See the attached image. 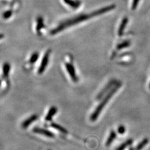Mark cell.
<instances>
[{
    "label": "cell",
    "mask_w": 150,
    "mask_h": 150,
    "mask_svg": "<svg viewBox=\"0 0 150 150\" xmlns=\"http://www.w3.org/2000/svg\"><path fill=\"white\" fill-rule=\"evenodd\" d=\"M114 8H115L114 6H108V7L103 8L102 9H100L98 11H95V12H92V13H90V14L82 15H80V16L75 17V18H73L71 20H67L66 21L62 22L61 24H60L56 28H54V30H52L50 32V33L52 35H56L57 33H59L61 31L64 30L67 27H70L71 26H74V25H76V24H78L79 23L85 21H86V20L90 19L91 18L93 17L100 15L103 14L105 12H107L108 11H111Z\"/></svg>",
    "instance_id": "obj_1"
},
{
    "label": "cell",
    "mask_w": 150,
    "mask_h": 150,
    "mask_svg": "<svg viewBox=\"0 0 150 150\" xmlns=\"http://www.w3.org/2000/svg\"><path fill=\"white\" fill-rule=\"evenodd\" d=\"M122 86V83L119 82H117L115 86H113L112 88L108 92V93L105 96L104 98L102 100V101L100 103V105L97 107L96 109L93 113L92 114L91 116V120L92 121H95L98 118V116L101 112L103 108L105 107L107 102H108L111 97L114 95V94L118 91V89Z\"/></svg>",
    "instance_id": "obj_2"
},
{
    "label": "cell",
    "mask_w": 150,
    "mask_h": 150,
    "mask_svg": "<svg viewBox=\"0 0 150 150\" xmlns=\"http://www.w3.org/2000/svg\"><path fill=\"white\" fill-rule=\"evenodd\" d=\"M117 82H117V81L116 80H112L110 81L106 85V86L102 89V91L98 93V95L97 96V100L101 99L102 97L106 93H107V92H109L110 91L112 88L113 87L115 86Z\"/></svg>",
    "instance_id": "obj_3"
},
{
    "label": "cell",
    "mask_w": 150,
    "mask_h": 150,
    "mask_svg": "<svg viewBox=\"0 0 150 150\" xmlns=\"http://www.w3.org/2000/svg\"><path fill=\"white\" fill-rule=\"evenodd\" d=\"M50 54H51V50H48L45 54L41 64L40 66V67L38 70V73L39 74H42L43 71L46 69V67L48 64L49 57H50Z\"/></svg>",
    "instance_id": "obj_4"
},
{
    "label": "cell",
    "mask_w": 150,
    "mask_h": 150,
    "mask_svg": "<svg viewBox=\"0 0 150 150\" xmlns=\"http://www.w3.org/2000/svg\"><path fill=\"white\" fill-rule=\"evenodd\" d=\"M66 69L67 71L69 74L70 76L71 79L73 80L74 82H78V77L76 75V71H75V67L74 66V65L71 64V63H66Z\"/></svg>",
    "instance_id": "obj_5"
},
{
    "label": "cell",
    "mask_w": 150,
    "mask_h": 150,
    "mask_svg": "<svg viewBox=\"0 0 150 150\" xmlns=\"http://www.w3.org/2000/svg\"><path fill=\"white\" fill-rule=\"evenodd\" d=\"M128 23V19L127 17L124 18L123 20L121 22V23L119 27L118 30V35L119 36H122L123 35L124 30L127 26Z\"/></svg>",
    "instance_id": "obj_6"
},
{
    "label": "cell",
    "mask_w": 150,
    "mask_h": 150,
    "mask_svg": "<svg viewBox=\"0 0 150 150\" xmlns=\"http://www.w3.org/2000/svg\"><path fill=\"white\" fill-rule=\"evenodd\" d=\"M38 118V116L35 115H32L30 117L27 118V120H26L22 124V127L24 129L26 128L28 126H29V125L30 124H31L32 122H33L36 119Z\"/></svg>",
    "instance_id": "obj_7"
},
{
    "label": "cell",
    "mask_w": 150,
    "mask_h": 150,
    "mask_svg": "<svg viewBox=\"0 0 150 150\" xmlns=\"http://www.w3.org/2000/svg\"><path fill=\"white\" fill-rule=\"evenodd\" d=\"M34 132L38 133V134H42L45 136H46L47 137H52L54 136L53 134L48 131L47 130H45V129H39V128H36V129H34L33 130Z\"/></svg>",
    "instance_id": "obj_8"
},
{
    "label": "cell",
    "mask_w": 150,
    "mask_h": 150,
    "mask_svg": "<svg viewBox=\"0 0 150 150\" xmlns=\"http://www.w3.org/2000/svg\"><path fill=\"white\" fill-rule=\"evenodd\" d=\"M57 111V109L56 107H52L49 110L48 113L46 116V121H51L52 120V118L53 117L54 115L56 113Z\"/></svg>",
    "instance_id": "obj_9"
},
{
    "label": "cell",
    "mask_w": 150,
    "mask_h": 150,
    "mask_svg": "<svg viewBox=\"0 0 150 150\" xmlns=\"http://www.w3.org/2000/svg\"><path fill=\"white\" fill-rule=\"evenodd\" d=\"M116 137V134L115 133V131H111L109 137H108V139H107V141L106 142V145L107 146H108L111 144V143L113 141L115 140Z\"/></svg>",
    "instance_id": "obj_10"
},
{
    "label": "cell",
    "mask_w": 150,
    "mask_h": 150,
    "mask_svg": "<svg viewBox=\"0 0 150 150\" xmlns=\"http://www.w3.org/2000/svg\"><path fill=\"white\" fill-rule=\"evenodd\" d=\"M10 71V65L7 62L5 63V64L3 66V69H2L4 77L5 78L8 76Z\"/></svg>",
    "instance_id": "obj_11"
},
{
    "label": "cell",
    "mask_w": 150,
    "mask_h": 150,
    "mask_svg": "<svg viewBox=\"0 0 150 150\" xmlns=\"http://www.w3.org/2000/svg\"><path fill=\"white\" fill-rule=\"evenodd\" d=\"M44 24H43V18L41 17H38L37 20V25H36V31L38 33H40L41 30L42 29Z\"/></svg>",
    "instance_id": "obj_12"
},
{
    "label": "cell",
    "mask_w": 150,
    "mask_h": 150,
    "mask_svg": "<svg viewBox=\"0 0 150 150\" xmlns=\"http://www.w3.org/2000/svg\"><path fill=\"white\" fill-rule=\"evenodd\" d=\"M133 140L131 139H128L126 142H125L123 144L120 145L118 148L116 149V150H124L127 146L131 145L132 144Z\"/></svg>",
    "instance_id": "obj_13"
},
{
    "label": "cell",
    "mask_w": 150,
    "mask_h": 150,
    "mask_svg": "<svg viewBox=\"0 0 150 150\" xmlns=\"http://www.w3.org/2000/svg\"><path fill=\"white\" fill-rule=\"evenodd\" d=\"M130 44H131V42L129 41H126L120 43L119 45H118L117 46V49L119 50H121V49H123V48H126V47H129Z\"/></svg>",
    "instance_id": "obj_14"
},
{
    "label": "cell",
    "mask_w": 150,
    "mask_h": 150,
    "mask_svg": "<svg viewBox=\"0 0 150 150\" xmlns=\"http://www.w3.org/2000/svg\"><path fill=\"white\" fill-rule=\"evenodd\" d=\"M149 142V139H144L142 142H140L139 145H138L136 149V150H141L144 147H145L146 145L147 144V143Z\"/></svg>",
    "instance_id": "obj_15"
},
{
    "label": "cell",
    "mask_w": 150,
    "mask_h": 150,
    "mask_svg": "<svg viewBox=\"0 0 150 150\" xmlns=\"http://www.w3.org/2000/svg\"><path fill=\"white\" fill-rule=\"evenodd\" d=\"M38 57H39V54L38 52H35V53L32 54V56H31L30 59V63H31V64H34L35 62H36L38 61Z\"/></svg>",
    "instance_id": "obj_16"
},
{
    "label": "cell",
    "mask_w": 150,
    "mask_h": 150,
    "mask_svg": "<svg viewBox=\"0 0 150 150\" xmlns=\"http://www.w3.org/2000/svg\"><path fill=\"white\" fill-rule=\"evenodd\" d=\"M52 126L54 127V128L59 129V131H61V132H64V133H66V130H65L63 127H62L59 126L57 125H56V124L53 123V124L52 125Z\"/></svg>",
    "instance_id": "obj_17"
},
{
    "label": "cell",
    "mask_w": 150,
    "mask_h": 150,
    "mask_svg": "<svg viewBox=\"0 0 150 150\" xmlns=\"http://www.w3.org/2000/svg\"><path fill=\"white\" fill-rule=\"evenodd\" d=\"M126 131V129L125 127V126H123V125L120 126L118 129V132L119 134H123Z\"/></svg>",
    "instance_id": "obj_18"
},
{
    "label": "cell",
    "mask_w": 150,
    "mask_h": 150,
    "mask_svg": "<svg viewBox=\"0 0 150 150\" xmlns=\"http://www.w3.org/2000/svg\"><path fill=\"white\" fill-rule=\"evenodd\" d=\"M12 16V12L11 11H7L4 14V18L5 19H7Z\"/></svg>",
    "instance_id": "obj_19"
},
{
    "label": "cell",
    "mask_w": 150,
    "mask_h": 150,
    "mask_svg": "<svg viewBox=\"0 0 150 150\" xmlns=\"http://www.w3.org/2000/svg\"><path fill=\"white\" fill-rule=\"evenodd\" d=\"M4 37V36L3 34H0V39H2Z\"/></svg>",
    "instance_id": "obj_20"
},
{
    "label": "cell",
    "mask_w": 150,
    "mask_h": 150,
    "mask_svg": "<svg viewBox=\"0 0 150 150\" xmlns=\"http://www.w3.org/2000/svg\"></svg>",
    "instance_id": "obj_21"
}]
</instances>
